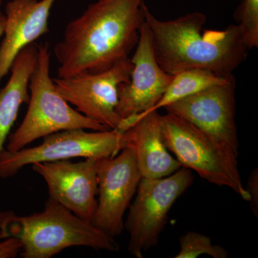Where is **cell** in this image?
Masks as SVG:
<instances>
[{
  "mask_svg": "<svg viewBox=\"0 0 258 258\" xmlns=\"http://www.w3.org/2000/svg\"><path fill=\"white\" fill-rule=\"evenodd\" d=\"M144 0H98L68 24L54 54L57 78L97 74L128 58L145 21Z\"/></svg>",
  "mask_w": 258,
  "mask_h": 258,
  "instance_id": "6da1fadb",
  "label": "cell"
},
{
  "mask_svg": "<svg viewBox=\"0 0 258 258\" xmlns=\"http://www.w3.org/2000/svg\"><path fill=\"white\" fill-rule=\"evenodd\" d=\"M145 22L150 29L158 64L174 75L185 70L203 69L228 77L247 56L240 25L225 30H205L206 15L188 13L169 20H160L143 3Z\"/></svg>",
  "mask_w": 258,
  "mask_h": 258,
  "instance_id": "7a4b0ae2",
  "label": "cell"
},
{
  "mask_svg": "<svg viewBox=\"0 0 258 258\" xmlns=\"http://www.w3.org/2000/svg\"><path fill=\"white\" fill-rule=\"evenodd\" d=\"M0 230L5 238L20 240L23 258H50L76 246L110 252L120 249L114 237L50 198L38 213L18 216L0 212Z\"/></svg>",
  "mask_w": 258,
  "mask_h": 258,
  "instance_id": "3957f363",
  "label": "cell"
},
{
  "mask_svg": "<svg viewBox=\"0 0 258 258\" xmlns=\"http://www.w3.org/2000/svg\"><path fill=\"white\" fill-rule=\"evenodd\" d=\"M38 60L29 83L28 111L18 128L8 137L6 150L16 152L50 134L72 130L106 131V125L85 116L71 107L50 77L48 43L38 45Z\"/></svg>",
  "mask_w": 258,
  "mask_h": 258,
  "instance_id": "277c9868",
  "label": "cell"
},
{
  "mask_svg": "<svg viewBox=\"0 0 258 258\" xmlns=\"http://www.w3.org/2000/svg\"><path fill=\"white\" fill-rule=\"evenodd\" d=\"M162 138L181 167L203 179L226 186L249 202L238 169V156L187 120L170 113L161 115Z\"/></svg>",
  "mask_w": 258,
  "mask_h": 258,
  "instance_id": "5b68a950",
  "label": "cell"
},
{
  "mask_svg": "<svg viewBox=\"0 0 258 258\" xmlns=\"http://www.w3.org/2000/svg\"><path fill=\"white\" fill-rule=\"evenodd\" d=\"M193 181L192 172L184 167L165 177L142 178L124 222L132 256L143 258L144 252L157 245L173 205Z\"/></svg>",
  "mask_w": 258,
  "mask_h": 258,
  "instance_id": "8992f818",
  "label": "cell"
},
{
  "mask_svg": "<svg viewBox=\"0 0 258 258\" xmlns=\"http://www.w3.org/2000/svg\"><path fill=\"white\" fill-rule=\"evenodd\" d=\"M123 133L117 129L93 132L72 129L47 136L37 147L16 152L4 149L0 154V178L12 177L25 166L35 163L114 157L123 149Z\"/></svg>",
  "mask_w": 258,
  "mask_h": 258,
  "instance_id": "52a82bcc",
  "label": "cell"
},
{
  "mask_svg": "<svg viewBox=\"0 0 258 258\" xmlns=\"http://www.w3.org/2000/svg\"><path fill=\"white\" fill-rule=\"evenodd\" d=\"M133 69L131 59H123L103 72L83 73L53 80L57 91L69 103L85 116L120 131L123 119L118 115V88L128 82Z\"/></svg>",
  "mask_w": 258,
  "mask_h": 258,
  "instance_id": "ba28073f",
  "label": "cell"
},
{
  "mask_svg": "<svg viewBox=\"0 0 258 258\" xmlns=\"http://www.w3.org/2000/svg\"><path fill=\"white\" fill-rule=\"evenodd\" d=\"M98 200L93 223L115 237L124 230L123 216L142 179L132 149L96 161Z\"/></svg>",
  "mask_w": 258,
  "mask_h": 258,
  "instance_id": "9c48e42d",
  "label": "cell"
},
{
  "mask_svg": "<svg viewBox=\"0 0 258 258\" xmlns=\"http://www.w3.org/2000/svg\"><path fill=\"white\" fill-rule=\"evenodd\" d=\"M235 78L179 101L164 109L187 120L239 156L235 123Z\"/></svg>",
  "mask_w": 258,
  "mask_h": 258,
  "instance_id": "30bf717a",
  "label": "cell"
},
{
  "mask_svg": "<svg viewBox=\"0 0 258 258\" xmlns=\"http://www.w3.org/2000/svg\"><path fill=\"white\" fill-rule=\"evenodd\" d=\"M96 158L79 162L45 161L32 164L46 182L49 198L86 221L94 220L98 200Z\"/></svg>",
  "mask_w": 258,
  "mask_h": 258,
  "instance_id": "8fae6325",
  "label": "cell"
},
{
  "mask_svg": "<svg viewBox=\"0 0 258 258\" xmlns=\"http://www.w3.org/2000/svg\"><path fill=\"white\" fill-rule=\"evenodd\" d=\"M133 69L128 82L118 88L116 112L122 119L145 113L161 99L173 79L156 59L152 33L144 21L132 58Z\"/></svg>",
  "mask_w": 258,
  "mask_h": 258,
  "instance_id": "7c38bea8",
  "label": "cell"
},
{
  "mask_svg": "<svg viewBox=\"0 0 258 258\" xmlns=\"http://www.w3.org/2000/svg\"><path fill=\"white\" fill-rule=\"evenodd\" d=\"M55 0H10L0 45V84L24 47L49 32L48 20Z\"/></svg>",
  "mask_w": 258,
  "mask_h": 258,
  "instance_id": "4fadbf2b",
  "label": "cell"
},
{
  "mask_svg": "<svg viewBox=\"0 0 258 258\" xmlns=\"http://www.w3.org/2000/svg\"><path fill=\"white\" fill-rule=\"evenodd\" d=\"M161 115L151 112L123 133V149H132L142 178L165 177L181 168L163 141Z\"/></svg>",
  "mask_w": 258,
  "mask_h": 258,
  "instance_id": "5bb4252c",
  "label": "cell"
},
{
  "mask_svg": "<svg viewBox=\"0 0 258 258\" xmlns=\"http://www.w3.org/2000/svg\"><path fill=\"white\" fill-rule=\"evenodd\" d=\"M38 44L33 42L19 52L12 64L11 76L0 90V154L20 106L28 103L29 83L38 60Z\"/></svg>",
  "mask_w": 258,
  "mask_h": 258,
  "instance_id": "9a60e30c",
  "label": "cell"
},
{
  "mask_svg": "<svg viewBox=\"0 0 258 258\" xmlns=\"http://www.w3.org/2000/svg\"><path fill=\"white\" fill-rule=\"evenodd\" d=\"M233 77V75L228 77H224L212 71L203 69L185 70L173 75L172 80L157 104L145 113L124 119L125 128H128L137 120L151 112L157 111L160 108H165L174 102L212 86L223 84Z\"/></svg>",
  "mask_w": 258,
  "mask_h": 258,
  "instance_id": "2e32d148",
  "label": "cell"
},
{
  "mask_svg": "<svg viewBox=\"0 0 258 258\" xmlns=\"http://www.w3.org/2000/svg\"><path fill=\"white\" fill-rule=\"evenodd\" d=\"M180 249L175 258H195L207 254L213 258L228 257V251L212 243L211 238L197 232H189L179 238Z\"/></svg>",
  "mask_w": 258,
  "mask_h": 258,
  "instance_id": "e0dca14e",
  "label": "cell"
},
{
  "mask_svg": "<svg viewBox=\"0 0 258 258\" xmlns=\"http://www.w3.org/2000/svg\"><path fill=\"white\" fill-rule=\"evenodd\" d=\"M247 49L258 47V0H244L235 12Z\"/></svg>",
  "mask_w": 258,
  "mask_h": 258,
  "instance_id": "ac0fdd59",
  "label": "cell"
},
{
  "mask_svg": "<svg viewBox=\"0 0 258 258\" xmlns=\"http://www.w3.org/2000/svg\"><path fill=\"white\" fill-rule=\"evenodd\" d=\"M22 244L15 237L5 238L0 230V258L16 257L21 252Z\"/></svg>",
  "mask_w": 258,
  "mask_h": 258,
  "instance_id": "d6986e66",
  "label": "cell"
},
{
  "mask_svg": "<svg viewBox=\"0 0 258 258\" xmlns=\"http://www.w3.org/2000/svg\"><path fill=\"white\" fill-rule=\"evenodd\" d=\"M246 191L249 195L251 209L256 218L258 217V169L255 168L249 175Z\"/></svg>",
  "mask_w": 258,
  "mask_h": 258,
  "instance_id": "ffe728a7",
  "label": "cell"
},
{
  "mask_svg": "<svg viewBox=\"0 0 258 258\" xmlns=\"http://www.w3.org/2000/svg\"><path fill=\"white\" fill-rule=\"evenodd\" d=\"M5 25V13H3V12L2 11V10L0 9V38H1V37L3 36V34H4Z\"/></svg>",
  "mask_w": 258,
  "mask_h": 258,
  "instance_id": "44dd1931",
  "label": "cell"
},
{
  "mask_svg": "<svg viewBox=\"0 0 258 258\" xmlns=\"http://www.w3.org/2000/svg\"><path fill=\"white\" fill-rule=\"evenodd\" d=\"M2 3V0H0V5H1Z\"/></svg>",
  "mask_w": 258,
  "mask_h": 258,
  "instance_id": "7402d4cb",
  "label": "cell"
}]
</instances>
